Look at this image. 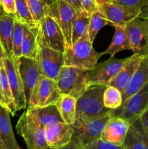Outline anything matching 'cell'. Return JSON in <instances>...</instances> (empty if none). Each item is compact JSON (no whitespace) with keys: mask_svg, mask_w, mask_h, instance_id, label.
Returning <instances> with one entry per match:
<instances>
[{"mask_svg":"<svg viewBox=\"0 0 148 149\" xmlns=\"http://www.w3.org/2000/svg\"><path fill=\"white\" fill-rule=\"evenodd\" d=\"M6 57L5 51H4V47L2 44L0 42V68L4 66V60Z\"/></svg>","mask_w":148,"mask_h":149,"instance_id":"obj_41","label":"cell"},{"mask_svg":"<svg viewBox=\"0 0 148 149\" xmlns=\"http://www.w3.org/2000/svg\"><path fill=\"white\" fill-rule=\"evenodd\" d=\"M78 148H79V146H78L75 143H74L73 141H71L70 143H68V145H66L65 146L62 147V148H57V149H78ZM46 149H52V148H50L48 147V148Z\"/></svg>","mask_w":148,"mask_h":149,"instance_id":"obj_42","label":"cell"},{"mask_svg":"<svg viewBox=\"0 0 148 149\" xmlns=\"http://www.w3.org/2000/svg\"><path fill=\"white\" fill-rule=\"evenodd\" d=\"M15 16L7 13H0V42L4 47L6 57H12V39L14 33Z\"/></svg>","mask_w":148,"mask_h":149,"instance_id":"obj_23","label":"cell"},{"mask_svg":"<svg viewBox=\"0 0 148 149\" xmlns=\"http://www.w3.org/2000/svg\"><path fill=\"white\" fill-rule=\"evenodd\" d=\"M26 111L44 127L63 122L55 105L43 107H28Z\"/></svg>","mask_w":148,"mask_h":149,"instance_id":"obj_21","label":"cell"},{"mask_svg":"<svg viewBox=\"0 0 148 149\" xmlns=\"http://www.w3.org/2000/svg\"><path fill=\"white\" fill-rule=\"evenodd\" d=\"M115 0H97V3H98L99 5L102 4H104V3H109V2H113Z\"/></svg>","mask_w":148,"mask_h":149,"instance_id":"obj_44","label":"cell"},{"mask_svg":"<svg viewBox=\"0 0 148 149\" xmlns=\"http://www.w3.org/2000/svg\"><path fill=\"white\" fill-rule=\"evenodd\" d=\"M76 100L69 95H62L60 98L55 103L59 115L63 122L69 125H73L76 116Z\"/></svg>","mask_w":148,"mask_h":149,"instance_id":"obj_25","label":"cell"},{"mask_svg":"<svg viewBox=\"0 0 148 149\" xmlns=\"http://www.w3.org/2000/svg\"><path fill=\"white\" fill-rule=\"evenodd\" d=\"M86 70L63 65L57 79V84L62 95H69L78 99L86 90Z\"/></svg>","mask_w":148,"mask_h":149,"instance_id":"obj_5","label":"cell"},{"mask_svg":"<svg viewBox=\"0 0 148 149\" xmlns=\"http://www.w3.org/2000/svg\"><path fill=\"white\" fill-rule=\"evenodd\" d=\"M114 27L115 32L111 43L109 45L108 48L103 52L104 55L109 54L110 56H114L116 53L123 50H131L130 44L124 26H115Z\"/></svg>","mask_w":148,"mask_h":149,"instance_id":"obj_26","label":"cell"},{"mask_svg":"<svg viewBox=\"0 0 148 149\" xmlns=\"http://www.w3.org/2000/svg\"><path fill=\"white\" fill-rule=\"evenodd\" d=\"M113 3L138 9L141 11L140 18H148V0H115Z\"/></svg>","mask_w":148,"mask_h":149,"instance_id":"obj_33","label":"cell"},{"mask_svg":"<svg viewBox=\"0 0 148 149\" xmlns=\"http://www.w3.org/2000/svg\"><path fill=\"white\" fill-rule=\"evenodd\" d=\"M39 25L31 27L23 24L22 56L36 59L39 53Z\"/></svg>","mask_w":148,"mask_h":149,"instance_id":"obj_20","label":"cell"},{"mask_svg":"<svg viewBox=\"0 0 148 149\" xmlns=\"http://www.w3.org/2000/svg\"><path fill=\"white\" fill-rule=\"evenodd\" d=\"M0 6L4 13L13 16L15 15V0H0Z\"/></svg>","mask_w":148,"mask_h":149,"instance_id":"obj_37","label":"cell"},{"mask_svg":"<svg viewBox=\"0 0 148 149\" xmlns=\"http://www.w3.org/2000/svg\"><path fill=\"white\" fill-rule=\"evenodd\" d=\"M19 69L23 81L26 103L28 105L32 92L37 85L41 75L38 67L37 61L36 59L28 58L23 56L20 57L19 58Z\"/></svg>","mask_w":148,"mask_h":149,"instance_id":"obj_15","label":"cell"},{"mask_svg":"<svg viewBox=\"0 0 148 149\" xmlns=\"http://www.w3.org/2000/svg\"><path fill=\"white\" fill-rule=\"evenodd\" d=\"M26 1L33 20L39 24L46 15L47 5H45L41 0H26Z\"/></svg>","mask_w":148,"mask_h":149,"instance_id":"obj_32","label":"cell"},{"mask_svg":"<svg viewBox=\"0 0 148 149\" xmlns=\"http://www.w3.org/2000/svg\"><path fill=\"white\" fill-rule=\"evenodd\" d=\"M148 109V82L138 93L129 97L118 109L112 110L111 116L121 118L130 125Z\"/></svg>","mask_w":148,"mask_h":149,"instance_id":"obj_6","label":"cell"},{"mask_svg":"<svg viewBox=\"0 0 148 149\" xmlns=\"http://www.w3.org/2000/svg\"><path fill=\"white\" fill-rule=\"evenodd\" d=\"M130 126V124L125 119L111 116L102 132L100 139L116 145L122 146Z\"/></svg>","mask_w":148,"mask_h":149,"instance_id":"obj_17","label":"cell"},{"mask_svg":"<svg viewBox=\"0 0 148 149\" xmlns=\"http://www.w3.org/2000/svg\"><path fill=\"white\" fill-rule=\"evenodd\" d=\"M74 132L73 125L63 122H58L45 127V138L49 148L57 149L62 148L72 141Z\"/></svg>","mask_w":148,"mask_h":149,"instance_id":"obj_16","label":"cell"},{"mask_svg":"<svg viewBox=\"0 0 148 149\" xmlns=\"http://www.w3.org/2000/svg\"><path fill=\"white\" fill-rule=\"evenodd\" d=\"M144 56L145 55L139 54H133V55L130 56L129 59L125 63L123 67L120 68L115 77L109 82L107 86H113L118 89L120 92L123 91L124 87L136 71Z\"/></svg>","mask_w":148,"mask_h":149,"instance_id":"obj_19","label":"cell"},{"mask_svg":"<svg viewBox=\"0 0 148 149\" xmlns=\"http://www.w3.org/2000/svg\"><path fill=\"white\" fill-rule=\"evenodd\" d=\"M39 40L41 45L63 53L66 49L64 35L49 6L46 7V15L39 23Z\"/></svg>","mask_w":148,"mask_h":149,"instance_id":"obj_4","label":"cell"},{"mask_svg":"<svg viewBox=\"0 0 148 149\" xmlns=\"http://www.w3.org/2000/svg\"><path fill=\"white\" fill-rule=\"evenodd\" d=\"M103 103L110 110L118 109L123 103L122 92L113 86H107L103 95Z\"/></svg>","mask_w":148,"mask_h":149,"instance_id":"obj_29","label":"cell"},{"mask_svg":"<svg viewBox=\"0 0 148 149\" xmlns=\"http://www.w3.org/2000/svg\"><path fill=\"white\" fill-rule=\"evenodd\" d=\"M81 4L84 10L90 15L99 10L97 0H81Z\"/></svg>","mask_w":148,"mask_h":149,"instance_id":"obj_38","label":"cell"},{"mask_svg":"<svg viewBox=\"0 0 148 149\" xmlns=\"http://www.w3.org/2000/svg\"><path fill=\"white\" fill-rule=\"evenodd\" d=\"M99 9L104 13L113 27L115 26H124L131 20L139 17L141 15V11L138 9L113 2L100 4Z\"/></svg>","mask_w":148,"mask_h":149,"instance_id":"obj_14","label":"cell"},{"mask_svg":"<svg viewBox=\"0 0 148 149\" xmlns=\"http://www.w3.org/2000/svg\"><path fill=\"white\" fill-rule=\"evenodd\" d=\"M111 26L112 23L109 21L104 15V13L99 9L97 11L91 13L90 16L89 23L88 26V36L90 41L94 42L97 33L105 26Z\"/></svg>","mask_w":148,"mask_h":149,"instance_id":"obj_28","label":"cell"},{"mask_svg":"<svg viewBox=\"0 0 148 149\" xmlns=\"http://www.w3.org/2000/svg\"><path fill=\"white\" fill-rule=\"evenodd\" d=\"M102 55H104L103 52L95 51L88 33H86L72 46L65 49L64 65L89 71L95 66Z\"/></svg>","mask_w":148,"mask_h":149,"instance_id":"obj_2","label":"cell"},{"mask_svg":"<svg viewBox=\"0 0 148 149\" xmlns=\"http://www.w3.org/2000/svg\"><path fill=\"white\" fill-rule=\"evenodd\" d=\"M15 17L24 25L34 27L38 26L29 11L26 0H15Z\"/></svg>","mask_w":148,"mask_h":149,"instance_id":"obj_30","label":"cell"},{"mask_svg":"<svg viewBox=\"0 0 148 149\" xmlns=\"http://www.w3.org/2000/svg\"><path fill=\"white\" fill-rule=\"evenodd\" d=\"M49 8L60 26L65 37L66 48L70 47L72 45L71 33L73 24L79 12L65 0H55V2L49 6Z\"/></svg>","mask_w":148,"mask_h":149,"instance_id":"obj_13","label":"cell"},{"mask_svg":"<svg viewBox=\"0 0 148 149\" xmlns=\"http://www.w3.org/2000/svg\"><path fill=\"white\" fill-rule=\"evenodd\" d=\"M0 149H6L5 147H4V144H3L2 141H1V138H0Z\"/></svg>","mask_w":148,"mask_h":149,"instance_id":"obj_45","label":"cell"},{"mask_svg":"<svg viewBox=\"0 0 148 149\" xmlns=\"http://www.w3.org/2000/svg\"><path fill=\"white\" fill-rule=\"evenodd\" d=\"M61 95L56 81L40 75L37 85L32 92L28 100V107L55 105Z\"/></svg>","mask_w":148,"mask_h":149,"instance_id":"obj_9","label":"cell"},{"mask_svg":"<svg viewBox=\"0 0 148 149\" xmlns=\"http://www.w3.org/2000/svg\"><path fill=\"white\" fill-rule=\"evenodd\" d=\"M148 82V55H145L139 66L122 91L123 103L142 90Z\"/></svg>","mask_w":148,"mask_h":149,"instance_id":"obj_18","label":"cell"},{"mask_svg":"<svg viewBox=\"0 0 148 149\" xmlns=\"http://www.w3.org/2000/svg\"><path fill=\"white\" fill-rule=\"evenodd\" d=\"M0 138L6 149H22L17 143L7 108L0 103Z\"/></svg>","mask_w":148,"mask_h":149,"instance_id":"obj_22","label":"cell"},{"mask_svg":"<svg viewBox=\"0 0 148 149\" xmlns=\"http://www.w3.org/2000/svg\"><path fill=\"white\" fill-rule=\"evenodd\" d=\"M78 149H86V148H84V147H81V146H79V148Z\"/></svg>","mask_w":148,"mask_h":149,"instance_id":"obj_46","label":"cell"},{"mask_svg":"<svg viewBox=\"0 0 148 149\" xmlns=\"http://www.w3.org/2000/svg\"><path fill=\"white\" fill-rule=\"evenodd\" d=\"M23 37V24L17 19L15 20L14 33L12 39L13 55L20 58L22 57V42Z\"/></svg>","mask_w":148,"mask_h":149,"instance_id":"obj_31","label":"cell"},{"mask_svg":"<svg viewBox=\"0 0 148 149\" xmlns=\"http://www.w3.org/2000/svg\"><path fill=\"white\" fill-rule=\"evenodd\" d=\"M84 148L86 149H126L123 145H116L112 143L102 141L100 138L93 141Z\"/></svg>","mask_w":148,"mask_h":149,"instance_id":"obj_35","label":"cell"},{"mask_svg":"<svg viewBox=\"0 0 148 149\" xmlns=\"http://www.w3.org/2000/svg\"><path fill=\"white\" fill-rule=\"evenodd\" d=\"M124 28L133 54L148 55V18L136 17Z\"/></svg>","mask_w":148,"mask_h":149,"instance_id":"obj_10","label":"cell"},{"mask_svg":"<svg viewBox=\"0 0 148 149\" xmlns=\"http://www.w3.org/2000/svg\"><path fill=\"white\" fill-rule=\"evenodd\" d=\"M0 103L7 108L12 116H15L17 111L4 66L0 68Z\"/></svg>","mask_w":148,"mask_h":149,"instance_id":"obj_24","label":"cell"},{"mask_svg":"<svg viewBox=\"0 0 148 149\" xmlns=\"http://www.w3.org/2000/svg\"><path fill=\"white\" fill-rule=\"evenodd\" d=\"M107 86L93 85L87 87L76 100V116L74 124L82 123L111 113L104 106L103 95Z\"/></svg>","mask_w":148,"mask_h":149,"instance_id":"obj_1","label":"cell"},{"mask_svg":"<svg viewBox=\"0 0 148 149\" xmlns=\"http://www.w3.org/2000/svg\"><path fill=\"white\" fill-rule=\"evenodd\" d=\"M123 146L126 149H146L142 140L131 128V127L125 138Z\"/></svg>","mask_w":148,"mask_h":149,"instance_id":"obj_34","label":"cell"},{"mask_svg":"<svg viewBox=\"0 0 148 149\" xmlns=\"http://www.w3.org/2000/svg\"><path fill=\"white\" fill-rule=\"evenodd\" d=\"M68 3H69L71 5H72L78 12L84 11L82 4H81V0H65Z\"/></svg>","mask_w":148,"mask_h":149,"instance_id":"obj_40","label":"cell"},{"mask_svg":"<svg viewBox=\"0 0 148 149\" xmlns=\"http://www.w3.org/2000/svg\"><path fill=\"white\" fill-rule=\"evenodd\" d=\"M45 5L47 6H51L54 2H55V0H41Z\"/></svg>","mask_w":148,"mask_h":149,"instance_id":"obj_43","label":"cell"},{"mask_svg":"<svg viewBox=\"0 0 148 149\" xmlns=\"http://www.w3.org/2000/svg\"><path fill=\"white\" fill-rule=\"evenodd\" d=\"M110 113L82 123L73 124L72 141L78 146L86 147L93 141L100 139L106 124L111 117Z\"/></svg>","mask_w":148,"mask_h":149,"instance_id":"obj_8","label":"cell"},{"mask_svg":"<svg viewBox=\"0 0 148 149\" xmlns=\"http://www.w3.org/2000/svg\"><path fill=\"white\" fill-rule=\"evenodd\" d=\"M41 75L57 81L64 65V53L40 44L36 58Z\"/></svg>","mask_w":148,"mask_h":149,"instance_id":"obj_11","label":"cell"},{"mask_svg":"<svg viewBox=\"0 0 148 149\" xmlns=\"http://www.w3.org/2000/svg\"><path fill=\"white\" fill-rule=\"evenodd\" d=\"M90 16L91 15L89 14L85 10L79 12L78 13V15L75 20H74L72 27V33H71V45H72L75 44L81 36L87 33Z\"/></svg>","mask_w":148,"mask_h":149,"instance_id":"obj_27","label":"cell"},{"mask_svg":"<svg viewBox=\"0 0 148 149\" xmlns=\"http://www.w3.org/2000/svg\"><path fill=\"white\" fill-rule=\"evenodd\" d=\"M16 130L23 138L28 149L48 148L45 138V128L39 125L26 111L19 118Z\"/></svg>","mask_w":148,"mask_h":149,"instance_id":"obj_3","label":"cell"},{"mask_svg":"<svg viewBox=\"0 0 148 149\" xmlns=\"http://www.w3.org/2000/svg\"><path fill=\"white\" fill-rule=\"evenodd\" d=\"M130 127L136 132V135L140 138V139L142 140L144 145H145V148L148 149V135L145 131V130H144L143 127H142L140 119H137Z\"/></svg>","mask_w":148,"mask_h":149,"instance_id":"obj_36","label":"cell"},{"mask_svg":"<svg viewBox=\"0 0 148 149\" xmlns=\"http://www.w3.org/2000/svg\"><path fill=\"white\" fill-rule=\"evenodd\" d=\"M4 66L12 92L17 111L26 109L27 103L24 93L23 81L19 69V58L16 57H5Z\"/></svg>","mask_w":148,"mask_h":149,"instance_id":"obj_12","label":"cell"},{"mask_svg":"<svg viewBox=\"0 0 148 149\" xmlns=\"http://www.w3.org/2000/svg\"><path fill=\"white\" fill-rule=\"evenodd\" d=\"M129 58L117 59L114 56H110L103 62L97 63L94 68L87 71L86 76L87 87L93 85H108Z\"/></svg>","mask_w":148,"mask_h":149,"instance_id":"obj_7","label":"cell"},{"mask_svg":"<svg viewBox=\"0 0 148 149\" xmlns=\"http://www.w3.org/2000/svg\"><path fill=\"white\" fill-rule=\"evenodd\" d=\"M2 12H3V10H2V9H1V6H0V13H2Z\"/></svg>","mask_w":148,"mask_h":149,"instance_id":"obj_47","label":"cell"},{"mask_svg":"<svg viewBox=\"0 0 148 149\" xmlns=\"http://www.w3.org/2000/svg\"><path fill=\"white\" fill-rule=\"evenodd\" d=\"M144 130L148 135V109L139 118Z\"/></svg>","mask_w":148,"mask_h":149,"instance_id":"obj_39","label":"cell"}]
</instances>
